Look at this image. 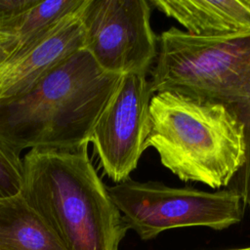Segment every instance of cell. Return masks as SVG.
I'll use <instances>...</instances> for the list:
<instances>
[{
	"label": "cell",
	"mask_w": 250,
	"mask_h": 250,
	"mask_svg": "<svg viewBox=\"0 0 250 250\" xmlns=\"http://www.w3.org/2000/svg\"><path fill=\"white\" fill-rule=\"evenodd\" d=\"M190 36L225 38L250 32V0H150Z\"/></svg>",
	"instance_id": "cell-9"
},
{
	"label": "cell",
	"mask_w": 250,
	"mask_h": 250,
	"mask_svg": "<svg viewBox=\"0 0 250 250\" xmlns=\"http://www.w3.org/2000/svg\"><path fill=\"white\" fill-rule=\"evenodd\" d=\"M230 250H250V246L244 247V248H238V249H230Z\"/></svg>",
	"instance_id": "cell-15"
},
{
	"label": "cell",
	"mask_w": 250,
	"mask_h": 250,
	"mask_svg": "<svg viewBox=\"0 0 250 250\" xmlns=\"http://www.w3.org/2000/svg\"><path fill=\"white\" fill-rule=\"evenodd\" d=\"M146 148L183 182L228 188L246 160L245 131L225 105L175 91L155 93Z\"/></svg>",
	"instance_id": "cell-3"
},
{
	"label": "cell",
	"mask_w": 250,
	"mask_h": 250,
	"mask_svg": "<svg viewBox=\"0 0 250 250\" xmlns=\"http://www.w3.org/2000/svg\"><path fill=\"white\" fill-rule=\"evenodd\" d=\"M108 191L128 229L143 240L177 228L226 229L238 224L244 213L240 195L228 188L210 192L128 179L109 187Z\"/></svg>",
	"instance_id": "cell-5"
},
{
	"label": "cell",
	"mask_w": 250,
	"mask_h": 250,
	"mask_svg": "<svg viewBox=\"0 0 250 250\" xmlns=\"http://www.w3.org/2000/svg\"><path fill=\"white\" fill-rule=\"evenodd\" d=\"M15 49V37L13 35L0 31V66L13 56Z\"/></svg>",
	"instance_id": "cell-14"
},
{
	"label": "cell",
	"mask_w": 250,
	"mask_h": 250,
	"mask_svg": "<svg viewBox=\"0 0 250 250\" xmlns=\"http://www.w3.org/2000/svg\"><path fill=\"white\" fill-rule=\"evenodd\" d=\"M21 194L66 250H118L129 229L88 154L32 148L23 156Z\"/></svg>",
	"instance_id": "cell-2"
},
{
	"label": "cell",
	"mask_w": 250,
	"mask_h": 250,
	"mask_svg": "<svg viewBox=\"0 0 250 250\" xmlns=\"http://www.w3.org/2000/svg\"><path fill=\"white\" fill-rule=\"evenodd\" d=\"M87 0H48L21 14L0 29L13 35L16 49L12 57L25 51L51 33L62 21L77 13ZM11 57V58H12Z\"/></svg>",
	"instance_id": "cell-11"
},
{
	"label": "cell",
	"mask_w": 250,
	"mask_h": 250,
	"mask_svg": "<svg viewBox=\"0 0 250 250\" xmlns=\"http://www.w3.org/2000/svg\"><path fill=\"white\" fill-rule=\"evenodd\" d=\"M84 6L46 37L0 66V103L26 94L52 69L83 48Z\"/></svg>",
	"instance_id": "cell-8"
},
{
	"label": "cell",
	"mask_w": 250,
	"mask_h": 250,
	"mask_svg": "<svg viewBox=\"0 0 250 250\" xmlns=\"http://www.w3.org/2000/svg\"><path fill=\"white\" fill-rule=\"evenodd\" d=\"M150 14L146 0H87L83 48L105 71L146 75L158 49Z\"/></svg>",
	"instance_id": "cell-6"
},
{
	"label": "cell",
	"mask_w": 250,
	"mask_h": 250,
	"mask_svg": "<svg viewBox=\"0 0 250 250\" xmlns=\"http://www.w3.org/2000/svg\"><path fill=\"white\" fill-rule=\"evenodd\" d=\"M153 94L175 91L225 105L245 131L246 160L228 188L250 209V32L204 39L170 27L158 37Z\"/></svg>",
	"instance_id": "cell-4"
},
{
	"label": "cell",
	"mask_w": 250,
	"mask_h": 250,
	"mask_svg": "<svg viewBox=\"0 0 250 250\" xmlns=\"http://www.w3.org/2000/svg\"><path fill=\"white\" fill-rule=\"evenodd\" d=\"M39 1L40 0H0V29L38 4Z\"/></svg>",
	"instance_id": "cell-13"
},
{
	"label": "cell",
	"mask_w": 250,
	"mask_h": 250,
	"mask_svg": "<svg viewBox=\"0 0 250 250\" xmlns=\"http://www.w3.org/2000/svg\"><path fill=\"white\" fill-rule=\"evenodd\" d=\"M153 95L146 74L122 75L93 128L90 143L104 172L115 184L130 179L146 149Z\"/></svg>",
	"instance_id": "cell-7"
},
{
	"label": "cell",
	"mask_w": 250,
	"mask_h": 250,
	"mask_svg": "<svg viewBox=\"0 0 250 250\" xmlns=\"http://www.w3.org/2000/svg\"><path fill=\"white\" fill-rule=\"evenodd\" d=\"M121 78L104 70L82 48L26 94L0 103V136L21 151L88 145Z\"/></svg>",
	"instance_id": "cell-1"
},
{
	"label": "cell",
	"mask_w": 250,
	"mask_h": 250,
	"mask_svg": "<svg viewBox=\"0 0 250 250\" xmlns=\"http://www.w3.org/2000/svg\"><path fill=\"white\" fill-rule=\"evenodd\" d=\"M0 250H66L21 193L0 200Z\"/></svg>",
	"instance_id": "cell-10"
},
{
	"label": "cell",
	"mask_w": 250,
	"mask_h": 250,
	"mask_svg": "<svg viewBox=\"0 0 250 250\" xmlns=\"http://www.w3.org/2000/svg\"><path fill=\"white\" fill-rule=\"evenodd\" d=\"M21 150L0 136V200L21 193L24 182Z\"/></svg>",
	"instance_id": "cell-12"
}]
</instances>
